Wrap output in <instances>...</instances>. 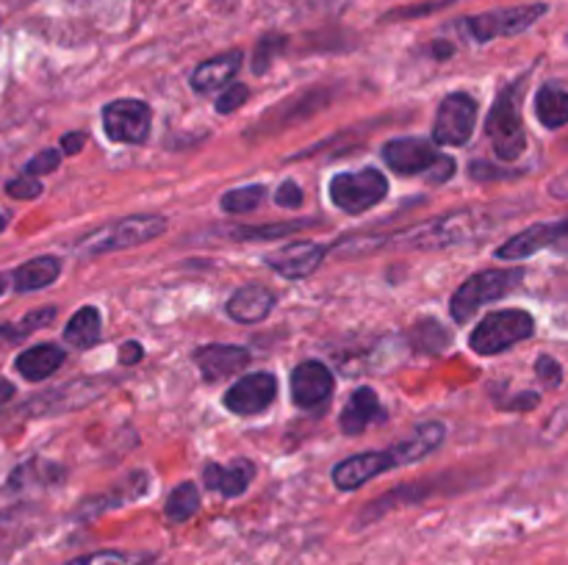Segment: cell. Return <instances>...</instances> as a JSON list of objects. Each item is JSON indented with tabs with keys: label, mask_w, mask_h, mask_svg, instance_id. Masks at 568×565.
I'll return each mask as SVG.
<instances>
[{
	"label": "cell",
	"mask_w": 568,
	"mask_h": 565,
	"mask_svg": "<svg viewBox=\"0 0 568 565\" xmlns=\"http://www.w3.org/2000/svg\"><path fill=\"white\" fill-rule=\"evenodd\" d=\"M444 435H447V427L442 421H427V424H422L419 430H414L405 441L394 443V446L361 452L342 460L333 469V482H336L338 491H358V487H364L375 476L399 469V465H410L416 460L427 458L430 452H436L444 443Z\"/></svg>",
	"instance_id": "cell-1"
},
{
	"label": "cell",
	"mask_w": 568,
	"mask_h": 565,
	"mask_svg": "<svg viewBox=\"0 0 568 565\" xmlns=\"http://www.w3.org/2000/svg\"><path fill=\"white\" fill-rule=\"evenodd\" d=\"M521 92H525V83H510L508 89L499 92L491 111H488L486 133L491 138L494 153L503 161L521 158V153L527 150L525 120H521Z\"/></svg>",
	"instance_id": "cell-2"
},
{
	"label": "cell",
	"mask_w": 568,
	"mask_h": 565,
	"mask_svg": "<svg viewBox=\"0 0 568 565\" xmlns=\"http://www.w3.org/2000/svg\"><path fill=\"white\" fill-rule=\"evenodd\" d=\"M525 280V269L514 266V269H483L464 280V286L453 294L449 299V314L458 325H466L483 305L497 302L505 294L514 291L519 282Z\"/></svg>",
	"instance_id": "cell-3"
},
{
	"label": "cell",
	"mask_w": 568,
	"mask_h": 565,
	"mask_svg": "<svg viewBox=\"0 0 568 565\" xmlns=\"http://www.w3.org/2000/svg\"><path fill=\"white\" fill-rule=\"evenodd\" d=\"M532 332H536V319L527 310H494V314H486V319L477 321L469 336V347L477 355H499L532 338Z\"/></svg>",
	"instance_id": "cell-4"
},
{
	"label": "cell",
	"mask_w": 568,
	"mask_h": 565,
	"mask_svg": "<svg viewBox=\"0 0 568 565\" xmlns=\"http://www.w3.org/2000/svg\"><path fill=\"white\" fill-rule=\"evenodd\" d=\"M327 194L338 210L358 216L386 199L388 177L377 166H364L358 172H338L331 177Z\"/></svg>",
	"instance_id": "cell-5"
},
{
	"label": "cell",
	"mask_w": 568,
	"mask_h": 565,
	"mask_svg": "<svg viewBox=\"0 0 568 565\" xmlns=\"http://www.w3.org/2000/svg\"><path fill=\"white\" fill-rule=\"evenodd\" d=\"M164 230H166L164 216H155V214L125 216V219H120L116 225L89 236L87 242L81 244V253L83 255L120 253V249H131V247H139V244L153 242V238H159Z\"/></svg>",
	"instance_id": "cell-6"
},
{
	"label": "cell",
	"mask_w": 568,
	"mask_h": 565,
	"mask_svg": "<svg viewBox=\"0 0 568 565\" xmlns=\"http://www.w3.org/2000/svg\"><path fill=\"white\" fill-rule=\"evenodd\" d=\"M475 225V216L471 210H455V214L442 216V219L425 222V225H414L408 230L397 233V236L388 238V244L403 249H442L453 247V244L469 242L475 236L471 230Z\"/></svg>",
	"instance_id": "cell-7"
},
{
	"label": "cell",
	"mask_w": 568,
	"mask_h": 565,
	"mask_svg": "<svg viewBox=\"0 0 568 565\" xmlns=\"http://www.w3.org/2000/svg\"><path fill=\"white\" fill-rule=\"evenodd\" d=\"M480 105L471 94L453 92L438 103L436 122H433V142L442 147H460L471 138L477 125Z\"/></svg>",
	"instance_id": "cell-8"
},
{
	"label": "cell",
	"mask_w": 568,
	"mask_h": 565,
	"mask_svg": "<svg viewBox=\"0 0 568 565\" xmlns=\"http://www.w3.org/2000/svg\"><path fill=\"white\" fill-rule=\"evenodd\" d=\"M544 14H547V3L510 6V9H494L486 11V14L469 17L464 25L477 42H494V39L499 37H516V33L527 31V28L536 25Z\"/></svg>",
	"instance_id": "cell-9"
},
{
	"label": "cell",
	"mask_w": 568,
	"mask_h": 565,
	"mask_svg": "<svg viewBox=\"0 0 568 565\" xmlns=\"http://www.w3.org/2000/svg\"><path fill=\"white\" fill-rule=\"evenodd\" d=\"M153 125V111L144 100L120 97L103 105V131L116 144H144Z\"/></svg>",
	"instance_id": "cell-10"
},
{
	"label": "cell",
	"mask_w": 568,
	"mask_h": 565,
	"mask_svg": "<svg viewBox=\"0 0 568 565\" xmlns=\"http://www.w3.org/2000/svg\"><path fill=\"white\" fill-rule=\"evenodd\" d=\"M277 377L272 371H253L233 382L225 393V408L236 415H258L275 402Z\"/></svg>",
	"instance_id": "cell-11"
},
{
	"label": "cell",
	"mask_w": 568,
	"mask_h": 565,
	"mask_svg": "<svg viewBox=\"0 0 568 565\" xmlns=\"http://www.w3.org/2000/svg\"><path fill=\"white\" fill-rule=\"evenodd\" d=\"M325 255H331V247H327V244L292 242L266 253L264 260L272 271H277V275L286 277V280H303V277H311L320 269Z\"/></svg>",
	"instance_id": "cell-12"
},
{
	"label": "cell",
	"mask_w": 568,
	"mask_h": 565,
	"mask_svg": "<svg viewBox=\"0 0 568 565\" xmlns=\"http://www.w3.org/2000/svg\"><path fill=\"white\" fill-rule=\"evenodd\" d=\"M327 100H331V92H327V89H311V92L294 94V97L277 103L270 114L261 116V120L255 122V131L264 133V136H270V133L275 131H288V127L297 125V122H305L314 114H320L327 105Z\"/></svg>",
	"instance_id": "cell-13"
},
{
	"label": "cell",
	"mask_w": 568,
	"mask_h": 565,
	"mask_svg": "<svg viewBox=\"0 0 568 565\" xmlns=\"http://www.w3.org/2000/svg\"><path fill=\"white\" fill-rule=\"evenodd\" d=\"M438 158L442 153L422 136H399L383 144V161L388 164V170L399 172V175H419V172L433 170Z\"/></svg>",
	"instance_id": "cell-14"
},
{
	"label": "cell",
	"mask_w": 568,
	"mask_h": 565,
	"mask_svg": "<svg viewBox=\"0 0 568 565\" xmlns=\"http://www.w3.org/2000/svg\"><path fill=\"white\" fill-rule=\"evenodd\" d=\"M336 380L322 360H303L292 371V399L297 408H320L331 399Z\"/></svg>",
	"instance_id": "cell-15"
},
{
	"label": "cell",
	"mask_w": 568,
	"mask_h": 565,
	"mask_svg": "<svg viewBox=\"0 0 568 565\" xmlns=\"http://www.w3.org/2000/svg\"><path fill=\"white\" fill-rule=\"evenodd\" d=\"M568 238V219L560 222H538V225L525 227L521 233L510 236L503 247L497 249L499 260H521L527 255L541 253L544 247H552Z\"/></svg>",
	"instance_id": "cell-16"
},
{
	"label": "cell",
	"mask_w": 568,
	"mask_h": 565,
	"mask_svg": "<svg viewBox=\"0 0 568 565\" xmlns=\"http://www.w3.org/2000/svg\"><path fill=\"white\" fill-rule=\"evenodd\" d=\"M250 358H253L250 349L239 347V343H205V347L194 349L192 355V360L209 382L239 374L242 369H247Z\"/></svg>",
	"instance_id": "cell-17"
},
{
	"label": "cell",
	"mask_w": 568,
	"mask_h": 565,
	"mask_svg": "<svg viewBox=\"0 0 568 565\" xmlns=\"http://www.w3.org/2000/svg\"><path fill=\"white\" fill-rule=\"evenodd\" d=\"M103 386H105V380L67 382V386L53 388V391H48L44 397H37L33 402H28L26 410L28 413H37V415H55V413H64V410H75V408H81V404L92 402Z\"/></svg>",
	"instance_id": "cell-18"
},
{
	"label": "cell",
	"mask_w": 568,
	"mask_h": 565,
	"mask_svg": "<svg viewBox=\"0 0 568 565\" xmlns=\"http://www.w3.org/2000/svg\"><path fill=\"white\" fill-rule=\"evenodd\" d=\"M253 476H255V465L253 460L247 458H236L227 465L209 463L203 469L205 487L214 493H222L225 499L242 496V493L250 487V482H253Z\"/></svg>",
	"instance_id": "cell-19"
},
{
	"label": "cell",
	"mask_w": 568,
	"mask_h": 565,
	"mask_svg": "<svg viewBox=\"0 0 568 565\" xmlns=\"http://www.w3.org/2000/svg\"><path fill=\"white\" fill-rule=\"evenodd\" d=\"M227 316L239 325H258L275 308V294L270 291L261 282H250V286H242L239 291H233V297L227 299Z\"/></svg>",
	"instance_id": "cell-20"
},
{
	"label": "cell",
	"mask_w": 568,
	"mask_h": 565,
	"mask_svg": "<svg viewBox=\"0 0 568 565\" xmlns=\"http://www.w3.org/2000/svg\"><path fill=\"white\" fill-rule=\"evenodd\" d=\"M377 419H383V404L377 397L375 388L361 386L355 388L353 397L347 399V404L342 408L338 415V427H342L344 435H361L369 424H375Z\"/></svg>",
	"instance_id": "cell-21"
},
{
	"label": "cell",
	"mask_w": 568,
	"mask_h": 565,
	"mask_svg": "<svg viewBox=\"0 0 568 565\" xmlns=\"http://www.w3.org/2000/svg\"><path fill=\"white\" fill-rule=\"evenodd\" d=\"M242 61H244L242 50H227V53L203 61V64L192 72V89L200 94L222 92V89L233 83Z\"/></svg>",
	"instance_id": "cell-22"
},
{
	"label": "cell",
	"mask_w": 568,
	"mask_h": 565,
	"mask_svg": "<svg viewBox=\"0 0 568 565\" xmlns=\"http://www.w3.org/2000/svg\"><path fill=\"white\" fill-rule=\"evenodd\" d=\"M64 358H67V352L61 347H55V343H37V347H31V349H26V352L17 355L14 369L20 371L26 380L39 382V380H44V377L53 374V371L64 363Z\"/></svg>",
	"instance_id": "cell-23"
},
{
	"label": "cell",
	"mask_w": 568,
	"mask_h": 565,
	"mask_svg": "<svg viewBox=\"0 0 568 565\" xmlns=\"http://www.w3.org/2000/svg\"><path fill=\"white\" fill-rule=\"evenodd\" d=\"M59 275H61V260L53 258V255H39V258L17 266L11 280H14L17 291L28 294V291H42V288H48L50 282L59 280Z\"/></svg>",
	"instance_id": "cell-24"
},
{
	"label": "cell",
	"mask_w": 568,
	"mask_h": 565,
	"mask_svg": "<svg viewBox=\"0 0 568 565\" xmlns=\"http://www.w3.org/2000/svg\"><path fill=\"white\" fill-rule=\"evenodd\" d=\"M100 310L92 308V305H83L81 310L70 316L64 327V341L75 349H89L100 341Z\"/></svg>",
	"instance_id": "cell-25"
},
{
	"label": "cell",
	"mask_w": 568,
	"mask_h": 565,
	"mask_svg": "<svg viewBox=\"0 0 568 565\" xmlns=\"http://www.w3.org/2000/svg\"><path fill=\"white\" fill-rule=\"evenodd\" d=\"M536 116L544 127L555 131V127L568 125V92L564 86H547L538 89L536 94Z\"/></svg>",
	"instance_id": "cell-26"
},
{
	"label": "cell",
	"mask_w": 568,
	"mask_h": 565,
	"mask_svg": "<svg viewBox=\"0 0 568 565\" xmlns=\"http://www.w3.org/2000/svg\"><path fill=\"white\" fill-rule=\"evenodd\" d=\"M200 510V487L197 482L186 480L181 482V485L175 487V491L166 496V504H164V515L166 521H172V524H183V521L192 518L194 513Z\"/></svg>",
	"instance_id": "cell-27"
},
{
	"label": "cell",
	"mask_w": 568,
	"mask_h": 565,
	"mask_svg": "<svg viewBox=\"0 0 568 565\" xmlns=\"http://www.w3.org/2000/svg\"><path fill=\"white\" fill-rule=\"evenodd\" d=\"M311 225V219H294V222H277V225H253V227H231L227 236H233L236 242H270V238H283L292 236V233L305 230Z\"/></svg>",
	"instance_id": "cell-28"
},
{
	"label": "cell",
	"mask_w": 568,
	"mask_h": 565,
	"mask_svg": "<svg viewBox=\"0 0 568 565\" xmlns=\"http://www.w3.org/2000/svg\"><path fill=\"white\" fill-rule=\"evenodd\" d=\"M270 188L264 183H253V186H242V188H231V192L222 194V210L225 214H250V210L258 208L261 203L266 199Z\"/></svg>",
	"instance_id": "cell-29"
},
{
	"label": "cell",
	"mask_w": 568,
	"mask_h": 565,
	"mask_svg": "<svg viewBox=\"0 0 568 565\" xmlns=\"http://www.w3.org/2000/svg\"><path fill=\"white\" fill-rule=\"evenodd\" d=\"M67 565H142V559H139L136 554L105 548V552H92V554H83V557L70 559Z\"/></svg>",
	"instance_id": "cell-30"
},
{
	"label": "cell",
	"mask_w": 568,
	"mask_h": 565,
	"mask_svg": "<svg viewBox=\"0 0 568 565\" xmlns=\"http://www.w3.org/2000/svg\"><path fill=\"white\" fill-rule=\"evenodd\" d=\"M286 48V39L283 37H264L258 42V48H255V59H253V72L255 75H264L266 70H270L272 59H275L281 50Z\"/></svg>",
	"instance_id": "cell-31"
},
{
	"label": "cell",
	"mask_w": 568,
	"mask_h": 565,
	"mask_svg": "<svg viewBox=\"0 0 568 565\" xmlns=\"http://www.w3.org/2000/svg\"><path fill=\"white\" fill-rule=\"evenodd\" d=\"M250 97V89L244 86V83H231V86L222 89L220 94H216V114H233L236 109H242L244 103H247Z\"/></svg>",
	"instance_id": "cell-32"
},
{
	"label": "cell",
	"mask_w": 568,
	"mask_h": 565,
	"mask_svg": "<svg viewBox=\"0 0 568 565\" xmlns=\"http://www.w3.org/2000/svg\"><path fill=\"white\" fill-rule=\"evenodd\" d=\"M61 164V150H42L39 155H33L31 161L26 164V175H48V172H53L55 166Z\"/></svg>",
	"instance_id": "cell-33"
},
{
	"label": "cell",
	"mask_w": 568,
	"mask_h": 565,
	"mask_svg": "<svg viewBox=\"0 0 568 565\" xmlns=\"http://www.w3.org/2000/svg\"><path fill=\"white\" fill-rule=\"evenodd\" d=\"M6 192H9L14 199H33L42 194V183H39L33 175H20L14 177V181H9Z\"/></svg>",
	"instance_id": "cell-34"
},
{
	"label": "cell",
	"mask_w": 568,
	"mask_h": 565,
	"mask_svg": "<svg viewBox=\"0 0 568 565\" xmlns=\"http://www.w3.org/2000/svg\"><path fill=\"white\" fill-rule=\"evenodd\" d=\"M55 314H59V310H55V305H48V308H37V310H31V314H26L20 321H17V325L22 327V332H26V336H31V332L39 330V327H48L50 321L55 319Z\"/></svg>",
	"instance_id": "cell-35"
},
{
	"label": "cell",
	"mask_w": 568,
	"mask_h": 565,
	"mask_svg": "<svg viewBox=\"0 0 568 565\" xmlns=\"http://www.w3.org/2000/svg\"><path fill=\"white\" fill-rule=\"evenodd\" d=\"M275 203L281 205V208H288V210L300 208V205L305 203V194H303V188H300V183L283 181L275 192Z\"/></svg>",
	"instance_id": "cell-36"
},
{
	"label": "cell",
	"mask_w": 568,
	"mask_h": 565,
	"mask_svg": "<svg viewBox=\"0 0 568 565\" xmlns=\"http://www.w3.org/2000/svg\"><path fill=\"white\" fill-rule=\"evenodd\" d=\"M536 371L549 388H558L560 382H564V366L555 358H549V355H541V358L536 360Z\"/></svg>",
	"instance_id": "cell-37"
},
{
	"label": "cell",
	"mask_w": 568,
	"mask_h": 565,
	"mask_svg": "<svg viewBox=\"0 0 568 565\" xmlns=\"http://www.w3.org/2000/svg\"><path fill=\"white\" fill-rule=\"evenodd\" d=\"M142 358H144V349L139 341H125L120 347V355H116L120 366H136Z\"/></svg>",
	"instance_id": "cell-38"
},
{
	"label": "cell",
	"mask_w": 568,
	"mask_h": 565,
	"mask_svg": "<svg viewBox=\"0 0 568 565\" xmlns=\"http://www.w3.org/2000/svg\"><path fill=\"white\" fill-rule=\"evenodd\" d=\"M455 175V161L449 158V155H442V158L433 164V172H430V181L433 183H444L449 181V177Z\"/></svg>",
	"instance_id": "cell-39"
},
{
	"label": "cell",
	"mask_w": 568,
	"mask_h": 565,
	"mask_svg": "<svg viewBox=\"0 0 568 565\" xmlns=\"http://www.w3.org/2000/svg\"><path fill=\"white\" fill-rule=\"evenodd\" d=\"M538 402H541V397H538L536 391H521L519 399H514V402H505L503 408H508V410H532V408H538Z\"/></svg>",
	"instance_id": "cell-40"
},
{
	"label": "cell",
	"mask_w": 568,
	"mask_h": 565,
	"mask_svg": "<svg viewBox=\"0 0 568 565\" xmlns=\"http://www.w3.org/2000/svg\"><path fill=\"white\" fill-rule=\"evenodd\" d=\"M83 144H87V133H67L64 138H61V150H64L67 155H75V153H81V147Z\"/></svg>",
	"instance_id": "cell-41"
},
{
	"label": "cell",
	"mask_w": 568,
	"mask_h": 565,
	"mask_svg": "<svg viewBox=\"0 0 568 565\" xmlns=\"http://www.w3.org/2000/svg\"><path fill=\"white\" fill-rule=\"evenodd\" d=\"M26 338L20 325H0V343H17Z\"/></svg>",
	"instance_id": "cell-42"
},
{
	"label": "cell",
	"mask_w": 568,
	"mask_h": 565,
	"mask_svg": "<svg viewBox=\"0 0 568 565\" xmlns=\"http://www.w3.org/2000/svg\"><path fill=\"white\" fill-rule=\"evenodd\" d=\"M11 397H14V386H11L9 380H0V408H3V404H9Z\"/></svg>",
	"instance_id": "cell-43"
},
{
	"label": "cell",
	"mask_w": 568,
	"mask_h": 565,
	"mask_svg": "<svg viewBox=\"0 0 568 565\" xmlns=\"http://www.w3.org/2000/svg\"><path fill=\"white\" fill-rule=\"evenodd\" d=\"M6 288H9V277L0 275V297H3V294H6Z\"/></svg>",
	"instance_id": "cell-44"
},
{
	"label": "cell",
	"mask_w": 568,
	"mask_h": 565,
	"mask_svg": "<svg viewBox=\"0 0 568 565\" xmlns=\"http://www.w3.org/2000/svg\"><path fill=\"white\" fill-rule=\"evenodd\" d=\"M3 227H6V219H3V214H0V233H3Z\"/></svg>",
	"instance_id": "cell-45"
}]
</instances>
